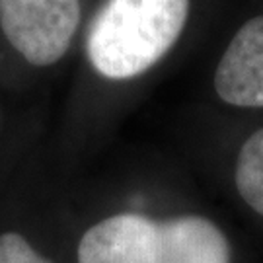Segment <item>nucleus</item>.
Listing matches in <instances>:
<instances>
[{
	"instance_id": "nucleus-5",
	"label": "nucleus",
	"mask_w": 263,
	"mask_h": 263,
	"mask_svg": "<svg viewBox=\"0 0 263 263\" xmlns=\"http://www.w3.org/2000/svg\"><path fill=\"white\" fill-rule=\"evenodd\" d=\"M234 179L240 197L263 216V129L250 135L242 144Z\"/></svg>"
},
{
	"instance_id": "nucleus-2",
	"label": "nucleus",
	"mask_w": 263,
	"mask_h": 263,
	"mask_svg": "<svg viewBox=\"0 0 263 263\" xmlns=\"http://www.w3.org/2000/svg\"><path fill=\"white\" fill-rule=\"evenodd\" d=\"M189 0H107L88 31V59L111 80L146 72L176 45Z\"/></svg>"
},
{
	"instance_id": "nucleus-1",
	"label": "nucleus",
	"mask_w": 263,
	"mask_h": 263,
	"mask_svg": "<svg viewBox=\"0 0 263 263\" xmlns=\"http://www.w3.org/2000/svg\"><path fill=\"white\" fill-rule=\"evenodd\" d=\"M78 263H230V244L203 216L115 215L86 230Z\"/></svg>"
},
{
	"instance_id": "nucleus-6",
	"label": "nucleus",
	"mask_w": 263,
	"mask_h": 263,
	"mask_svg": "<svg viewBox=\"0 0 263 263\" xmlns=\"http://www.w3.org/2000/svg\"><path fill=\"white\" fill-rule=\"evenodd\" d=\"M0 263H51L47 257L35 252L24 236L16 232L0 234Z\"/></svg>"
},
{
	"instance_id": "nucleus-4",
	"label": "nucleus",
	"mask_w": 263,
	"mask_h": 263,
	"mask_svg": "<svg viewBox=\"0 0 263 263\" xmlns=\"http://www.w3.org/2000/svg\"><path fill=\"white\" fill-rule=\"evenodd\" d=\"M220 100L236 107H263V16L238 29L215 72Z\"/></svg>"
},
{
	"instance_id": "nucleus-3",
	"label": "nucleus",
	"mask_w": 263,
	"mask_h": 263,
	"mask_svg": "<svg viewBox=\"0 0 263 263\" xmlns=\"http://www.w3.org/2000/svg\"><path fill=\"white\" fill-rule=\"evenodd\" d=\"M78 24V0H0L4 35L35 66L61 61L72 43Z\"/></svg>"
}]
</instances>
